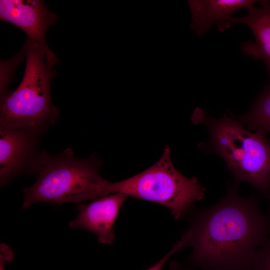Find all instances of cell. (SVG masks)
Listing matches in <instances>:
<instances>
[{
	"label": "cell",
	"mask_w": 270,
	"mask_h": 270,
	"mask_svg": "<svg viewBox=\"0 0 270 270\" xmlns=\"http://www.w3.org/2000/svg\"><path fill=\"white\" fill-rule=\"evenodd\" d=\"M14 259V252L11 248L4 244H0V270H4V264Z\"/></svg>",
	"instance_id": "obj_14"
},
{
	"label": "cell",
	"mask_w": 270,
	"mask_h": 270,
	"mask_svg": "<svg viewBox=\"0 0 270 270\" xmlns=\"http://www.w3.org/2000/svg\"><path fill=\"white\" fill-rule=\"evenodd\" d=\"M42 134L24 128H0V184L23 174H38Z\"/></svg>",
	"instance_id": "obj_6"
},
{
	"label": "cell",
	"mask_w": 270,
	"mask_h": 270,
	"mask_svg": "<svg viewBox=\"0 0 270 270\" xmlns=\"http://www.w3.org/2000/svg\"><path fill=\"white\" fill-rule=\"evenodd\" d=\"M102 163L94 154L78 158L70 148L56 154L42 150L38 180L22 190V208L37 202L78 204L112 194V182L99 172Z\"/></svg>",
	"instance_id": "obj_2"
},
{
	"label": "cell",
	"mask_w": 270,
	"mask_h": 270,
	"mask_svg": "<svg viewBox=\"0 0 270 270\" xmlns=\"http://www.w3.org/2000/svg\"><path fill=\"white\" fill-rule=\"evenodd\" d=\"M23 48L26 58L24 75L13 92L0 98V128H24L42 134L59 116L50 97V84L56 73L48 64L40 44L28 38Z\"/></svg>",
	"instance_id": "obj_4"
},
{
	"label": "cell",
	"mask_w": 270,
	"mask_h": 270,
	"mask_svg": "<svg viewBox=\"0 0 270 270\" xmlns=\"http://www.w3.org/2000/svg\"><path fill=\"white\" fill-rule=\"evenodd\" d=\"M112 194L121 193L164 206L175 220L180 219L205 192L196 176L186 178L174 168L168 146L154 164L130 178L112 182Z\"/></svg>",
	"instance_id": "obj_5"
},
{
	"label": "cell",
	"mask_w": 270,
	"mask_h": 270,
	"mask_svg": "<svg viewBox=\"0 0 270 270\" xmlns=\"http://www.w3.org/2000/svg\"><path fill=\"white\" fill-rule=\"evenodd\" d=\"M127 197L123 194L114 193L88 204L78 203V216L69 225L72 228L88 230L98 236L100 242L110 244L115 238L112 228Z\"/></svg>",
	"instance_id": "obj_8"
},
{
	"label": "cell",
	"mask_w": 270,
	"mask_h": 270,
	"mask_svg": "<svg viewBox=\"0 0 270 270\" xmlns=\"http://www.w3.org/2000/svg\"><path fill=\"white\" fill-rule=\"evenodd\" d=\"M260 0H190L188 1L191 14L190 28L202 36L213 25L223 32L230 28L232 14L242 8L249 9Z\"/></svg>",
	"instance_id": "obj_9"
},
{
	"label": "cell",
	"mask_w": 270,
	"mask_h": 270,
	"mask_svg": "<svg viewBox=\"0 0 270 270\" xmlns=\"http://www.w3.org/2000/svg\"><path fill=\"white\" fill-rule=\"evenodd\" d=\"M250 270H270V233L257 250Z\"/></svg>",
	"instance_id": "obj_12"
},
{
	"label": "cell",
	"mask_w": 270,
	"mask_h": 270,
	"mask_svg": "<svg viewBox=\"0 0 270 270\" xmlns=\"http://www.w3.org/2000/svg\"><path fill=\"white\" fill-rule=\"evenodd\" d=\"M190 234L186 232L175 246L173 247L165 256H164L158 262L150 267L146 270H162L168 260L176 252L182 248L186 246L190 238Z\"/></svg>",
	"instance_id": "obj_13"
},
{
	"label": "cell",
	"mask_w": 270,
	"mask_h": 270,
	"mask_svg": "<svg viewBox=\"0 0 270 270\" xmlns=\"http://www.w3.org/2000/svg\"><path fill=\"white\" fill-rule=\"evenodd\" d=\"M250 130L270 132V83L262 92L248 114L238 117Z\"/></svg>",
	"instance_id": "obj_11"
},
{
	"label": "cell",
	"mask_w": 270,
	"mask_h": 270,
	"mask_svg": "<svg viewBox=\"0 0 270 270\" xmlns=\"http://www.w3.org/2000/svg\"><path fill=\"white\" fill-rule=\"evenodd\" d=\"M194 212L188 262L204 270H250L270 233V218L261 211L256 198H243L230 185L216 204Z\"/></svg>",
	"instance_id": "obj_1"
},
{
	"label": "cell",
	"mask_w": 270,
	"mask_h": 270,
	"mask_svg": "<svg viewBox=\"0 0 270 270\" xmlns=\"http://www.w3.org/2000/svg\"><path fill=\"white\" fill-rule=\"evenodd\" d=\"M170 270H190L184 267L180 263L176 262L171 263Z\"/></svg>",
	"instance_id": "obj_15"
},
{
	"label": "cell",
	"mask_w": 270,
	"mask_h": 270,
	"mask_svg": "<svg viewBox=\"0 0 270 270\" xmlns=\"http://www.w3.org/2000/svg\"></svg>",
	"instance_id": "obj_17"
},
{
	"label": "cell",
	"mask_w": 270,
	"mask_h": 270,
	"mask_svg": "<svg viewBox=\"0 0 270 270\" xmlns=\"http://www.w3.org/2000/svg\"><path fill=\"white\" fill-rule=\"evenodd\" d=\"M261 6L248 9V15L231 18L232 25L244 24L248 26L254 36V40L241 44V49L246 56L261 60L266 64L270 79V2L261 0Z\"/></svg>",
	"instance_id": "obj_10"
},
{
	"label": "cell",
	"mask_w": 270,
	"mask_h": 270,
	"mask_svg": "<svg viewBox=\"0 0 270 270\" xmlns=\"http://www.w3.org/2000/svg\"><path fill=\"white\" fill-rule=\"evenodd\" d=\"M192 120L204 123L210 136V146L227 164L238 184L246 182L264 193L270 190V142L264 132H252L236 118L224 115L210 117L200 108Z\"/></svg>",
	"instance_id": "obj_3"
},
{
	"label": "cell",
	"mask_w": 270,
	"mask_h": 270,
	"mask_svg": "<svg viewBox=\"0 0 270 270\" xmlns=\"http://www.w3.org/2000/svg\"><path fill=\"white\" fill-rule=\"evenodd\" d=\"M0 18L22 30L28 38L40 44L46 50L48 64L51 67L58 59L49 48L46 40L47 29L54 24L58 16L40 0H0Z\"/></svg>",
	"instance_id": "obj_7"
},
{
	"label": "cell",
	"mask_w": 270,
	"mask_h": 270,
	"mask_svg": "<svg viewBox=\"0 0 270 270\" xmlns=\"http://www.w3.org/2000/svg\"><path fill=\"white\" fill-rule=\"evenodd\" d=\"M269 194H270V192H269Z\"/></svg>",
	"instance_id": "obj_16"
}]
</instances>
